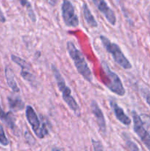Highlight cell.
I'll return each instance as SVG.
<instances>
[{"label": "cell", "instance_id": "cell-1", "mask_svg": "<svg viewBox=\"0 0 150 151\" xmlns=\"http://www.w3.org/2000/svg\"><path fill=\"white\" fill-rule=\"evenodd\" d=\"M51 68L53 75H54V79H55L56 83H57L59 91L61 92L63 100L67 104L69 109L74 112V114L77 117H79L81 115L80 108H79V105H78L76 100L74 98L73 95H72L71 90L67 86L64 78H63V76H62L61 73L58 70V69L54 65H51Z\"/></svg>", "mask_w": 150, "mask_h": 151}, {"label": "cell", "instance_id": "cell-2", "mask_svg": "<svg viewBox=\"0 0 150 151\" xmlns=\"http://www.w3.org/2000/svg\"><path fill=\"white\" fill-rule=\"evenodd\" d=\"M66 49L79 75H82L85 81L91 82L93 80L92 72L82 53L76 48L75 44L70 41L66 43Z\"/></svg>", "mask_w": 150, "mask_h": 151}, {"label": "cell", "instance_id": "cell-3", "mask_svg": "<svg viewBox=\"0 0 150 151\" xmlns=\"http://www.w3.org/2000/svg\"><path fill=\"white\" fill-rule=\"evenodd\" d=\"M99 38L104 48L107 50V52L111 55L114 61L120 67L124 69H130L132 68V66L130 61L126 58L117 44L112 42L104 35H100Z\"/></svg>", "mask_w": 150, "mask_h": 151}, {"label": "cell", "instance_id": "cell-4", "mask_svg": "<svg viewBox=\"0 0 150 151\" xmlns=\"http://www.w3.org/2000/svg\"><path fill=\"white\" fill-rule=\"evenodd\" d=\"M102 71L105 75L107 81L105 82L106 87L110 91L119 97H123L126 94V90L124 87L121 80L119 75L111 70L105 61L101 63Z\"/></svg>", "mask_w": 150, "mask_h": 151}, {"label": "cell", "instance_id": "cell-5", "mask_svg": "<svg viewBox=\"0 0 150 151\" xmlns=\"http://www.w3.org/2000/svg\"><path fill=\"white\" fill-rule=\"evenodd\" d=\"M26 120L29 122L35 136L39 139H44L49 134V130L46 122H41L38 114L31 106H27L25 110Z\"/></svg>", "mask_w": 150, "mask_h": 151}, {"label": "cell", "instance_id": "cell-6", "mask_svg": "<svg viewBox=\"0 0 150 151\" xmlns=\"http://www.w3.org/2000/svg\"><path fill=\"white\" fill-rule=\"evenodd\" d=\"M62 18L66 26L69 27H76L79 26V21L75 9L69 0H63L61 4Z\"/></svg>", "mask_w": 150, "mask_h": 151}, {"label": "cell", "instance_id": "cell-7", "mask_svg": "<svg viewBox=\"0 0 150 151\" xmlns=\"http://www.w3.org/2000/svg\"><path fill=\"white\" fill-rule=\"evenodd\" d=\"M132 119H133V130L144 145L150 150V135L148 131L146 129L141 116L135 111H132Z\"/></svg>", "mask_w": 150, "mask_h": 151}, {"label": "cell", "instance_id": "cell-8", "mask_svg": "<svg viewBox=\"0 0 150 151\" xmlns=\"http://www.w3.org/2000/svg\"><path fill=\"white\" fill-rule=\"evenodd\" d=\"M94 5L111 25L116 24V16L114 11L108 6L105 0H92Z\"/></svg>", "mask_w": 150, "mask_h": 151}, {"label": "cell", "instance_id": "cell-9", "mask_svg": "<svg viewBox=\"0 0 150 151\" xmlns=\"http://www.w3.org/2000/svg\"><path fill=\"white\" fill-rule=\"evenodd\" d=\"M91 109L93 114L95 116V119L96 120L97 125L99 128L100 131L102 133V134H106L107 133V125H106L105 118H104V114L101 111V108L98 105L96 100H93L91 103Z\"/></svg>", "mask_w": 150, "mask_h": 151}, {"label": "cell", "instance_id": "cell-10", "mask_svg": "<svg viewBox=\"0 0 150 151\" xmlns=\"http://www.w3.org/2000/svg\"><path fill=\"white\" fill-rule=\"evenodd\" d=\"M110 106L111 107L112 110H113V113L116 116V118L121 123L126 125V126L130 125L131 122H132L131 119L125 114L124 109L119 106L116 100H113V99L110 100Z\"/></svg>", "mask_w": 150, "mask_h": 151}, {"label": "cell", "instance_id": "cell-11", "mask_svg": "<svg viewBox=\"0 0 150 151\" xmlns=\"http://www.w3.org/2000/svg\"><path fill=\"white\" fill-rule=\"evenodd\" d=\"M0 119L8 126V128L13 131L15 135L19 136V130L17 125H16V122H15L16 119L13 116V114L11 112H7V113L4 112L1 109V106H0Z\"/></svg>", "mask_w": 150, "mask_h": 151}, {"label": "cell", "instance_id": "cell-12", "mask_svg": "<svg viewBox=\"0 0 150 151\" xmlns=\"http://www.w3.org/2000/svg\"><path fill=\"white\" fill-rule=\"evenodd\" d=\"M9 108L14 112L21 111L24 109V103L19 96L10 95L7 97Z\"/></svg>", "mask_w": 150, "mask_h": 151}, {"label": "cell", "instance_id": "cell-13", "mask_svg": "<svg viewBox=\"0 0 150 151\" xmlns=\"http://www.w3.org/2000/svg\"><path fill=\"white\" fill-rule=\"evenodd\" d=\"M82 13H83V17L85 19V22L90 27H98V23L86 3H83L82 4Z\"/></svg>", "mask_w": 150, "mask_h": 151}, {"label": "cell", "instance_id": "cell-14", "mask_svg": "<svg viewBox=\"0 0 150 151\" xmlns=\"http://www.w3.org/2000/svg\"><path fill=\"white\" fill-rule=\"evenodd\" d=\"M5 78L7 81V83L8 86L12 89V91L15 93H19L20 91V88H19L15 80V75L13 70L10 67H6L5 69Z\"/></svg>", "mask_w": 150, "mask_h": 151}, {"label": "cell", "instance_id": "cell-15", "mask_svg": "<svg viewBox=\"0 0 150 151\" xmlns=\"http://www.w3.org/2000/svg\"><path fill=\"white\" fill-rule=\"evenodd\" d=\"M20 75L22 77V78L24 81H27L30 85H32V86H36V79H35V77L34 76L33 74L31 73L30 70H28V69H21V71L20 72Z\"/></svg>", "mask_w": 150, "mask_h": 151}, {"label": "cell", "instance_id": "cell-16", "mask_svg": "<svg viewBox=\"0 0 150 151\" xmlns=\"http://www.w3.org/2000/svg\"><path fill=\"white\" fill-rule=\"evenodd\" d=\"M19 1L20 2L21 5L23 6V7H24L26 9L28 16L31 19V21L32 22H36V16H35V13L34 12L33 8H32V4H30V2L28 0H19Z\"/></svg>", "mask_w": 150, "mask_h": 151}, {"label": "cell", "instance_id": "cell-17", "mask_svg": "<svg viewBox=\"0 0 150 151\" xmlns=\"http://www.w3.org/2000/svg\"><path fill=\"white\" fill-rule=\"evenodd\" d=\"M11 60H13L16 64H17L18 66H20V67L21 68V69H28V70H31V69H32L30 64H29L28 62H26L24 59L21 58L19 56L12 55Z\"/></svg>", "mask_w": 150, "mask_h": 151}, {"label": "cell", "instance_id": "cell-18", "mask_svg": "<svg viewBox=\"0 0 150 151\" xmlns=\"http://www.w3.org/2000/svg\"><path fill=\"white\" fill-rule=\"evenodd\" d=\"M0 144L4 147H6L9 145V140L7 138L4 133V128L3 127L0 125Z\"/></svg>", "mask_w": 150, "mask_h": 151}, {"label": "cell", "instance_id": "cell-19", "mask_svg": "<svg viewBox=\"0 0 150 151\" xmlns=\"http://www.w3.org/2000/svg\"><path fill=\"white\" fill-rule=\"evenodd\" d=\"M124 142L125 145H126V147H127L128 150H139V147L137 146V145L135 144L134 142L131 141L129 138H126L124 137Z\"/></svg>", "mask_w": 150, "mask_h": 151}, {"label": "cell", "instance_id": "cell-20", "mask_svg": "<svg viewBox=\"0 0 150 151\" xmlns=\"http://www.w3.org/2000/svg\"><path fill=\"white\" fill-rule=\"evenodd\" d=\"M141 118L142 119L144 126L146 127L148 132L150 133V116L147 114H142Z\"/></svg>", "mask_w": 150, "mask_h": 151}, {"label": "cell", "instance_id": "cell-21", "mask_svg": "<svg viewBox=\"0 0 150 151\" xmlns=\"http://www.w3.org/2000/svg\"><path fill=\"white\" fill-rule=\"evenodd\" d=\"M92 145H93V149H94V150H104V147H103V145H102V144L101 143V142L92 139Z\"/></svg>", "mask_w": 150, "mask_h": 151}, {"label": "cell", "instance_id": "cell-22", "mask_svg": "<svg viewBox=\"0 0 150 151\" xmlns=\"http://www.w3.org/2000/svg\"><path fill=\"white\" fill-rule=\"evenodd\" d=\"M144 97H145V100L146 101V103H148V105L150 107V93L149 91H144Z\"/></svg>", "mask_w": 150, "mask_h": 151}, {"label": "cell", "instance_id": "cell-23", "mask_svg": "<svg viewBox=\"0 0 150 151\" xmlns=\"http://www.w3.org/2000/svg\"><path fill=\"white\" fill-rule=\"evenodd\" d=\"M6 22V18L5 16H4V13H2V11L0 9V22L1 23H4Z\"/></svg>", "mask_w": 150, "mask_h": 151}, {"label": "cell", "instance_id": "cell-24", "mask_svg": "<svg viewBox=\"0 0 150 151\" xmlns=\"http://www.w3.org/2000/svg\"><path fill=\"white\" fill-rule=\"evenodd\" d=\"M47 1H48L49 3L50 4H51V5H55L56 2H57V0H47Z\"/></svg>", "mask_w": 150, "mask_h": 151}]
</instances>
